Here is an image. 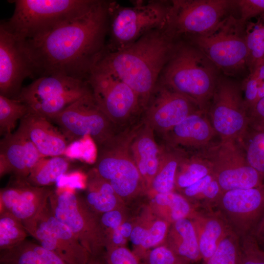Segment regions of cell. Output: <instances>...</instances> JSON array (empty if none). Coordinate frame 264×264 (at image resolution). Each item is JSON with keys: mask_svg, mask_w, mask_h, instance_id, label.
Segmentation results:
<instances>
[{"mask_svg": "<svg viewBox=\"0 0 264 264\" xmlns=\"http://www.w3.org/2000/svg\"><path fill=\"white\" fill-rule=\"evenodd\" d=\"M108 4L99 0L87 13L35 38L22 40L32 78L61 75L87 81L104 52Z\"/></svg>", "mask_w": 264, "mask_h": 264, "instance_id": "obj_1", "label": "cell"}, {"mask_svg": "<svg viewBox=\"0 0 264 264\" xmlns=\"http://www.w3.org/2000/svg\"><path fill=\"white\" fill-rule=\"evenodd\" d=\"M166 27L152 30L134 43L111 52L104 51L95 65L129 85L146 108L159 74L177 47Z\"/></svg>", "mask_w": 264, "mask_h": 264, "instance_id": "obj_2", "label": "cell"}, {"mask_svg": "<svg viewBox=\"0 0 264 264\" xmlns=\"http://www.w3.org/2000/svg\"><path fill=\"white\" fill-rule=\"evenodd\" d=\"M165 68L163 85L207 112L219 79L215 65L196 46L181 45Z\"/></svg>", "mask_w": 264, "mask_h": 264, "instance_id": "obj_3", "label": "cell"}, {"mask_svg": "<svg viewBox=\"0 0 264 264\" xmlns=\"http://www.w3.org/2000/svg\"><path fill=\"white\" fill-rule=\"evenodd\" d=\"M93 0H14L12 16L2 21L23 40H30L88 12L98 2Z\"/></svg>", "mask_w": 264, "mask_h": 264, "instance_id": "obj_4", "label": "cell"}, {"mask_svg": "<svg viewBox=\"0 0 264 264\" xmlns=\"http://www.w3.org/2000/svg\"><path fill=\"white\" fill-rule=\"evenodd\" d=\"M138 127L115 133L98 146L94 169L123 201L147 192L131 149Z\"/></svg>", "mask_w": 264, "mask_h": 264, "instance_id": "obj_5", "label": "cell"}, {"mask_svg": "<svg viewBox=\"0 0 264 264\" xmlns=\"http://www.w3.org/2000/svg\"><path fill=\"white\" fill-rule=\"evenodd\" d=\"M246 23L227 15L208 32L193 36L195 46L225 74L234 75L248 68Z\"/></svg>", "mask_w": 264, "mask_h": 264, "instance_id": "obj_6", "label": "cell"}, {"mask_svg": "<svg viewBox=\"0 0 264 264\" xmlns=\"http://www.w3.org/2000/svg\"><path fill=\"white\" fill-rule=\"evenodd\" d=\"M48 203L54 217L74 234L90 255L105 251L100 215L94 212L73 187L60 186L53 190Z\"/></svg>", "mask_w": 264, "mask_h": 264, "instance_id": "obj_7", "label": "cell"}, {"mask_svg": "<svg viewBox=\"0 0 264 264\" xmlns=\"http://www.w3.org/2000/svg\"><path fill=\"white\" fill-rule=\"evenodd\" d=\"M91 91L87 81L51 75L37 78L23 87L18 100L30 111L49 119Z\"/></svg>", "mask_w": 264, "mask_h": 264, "instance_id": "obj_8", "label": "cell"}, {"mask_svg": "<svg viewBox=\"0 0 264 264\" xmlns=\"http://www.w3.org/2000/svg\"><path fill=\"white\" fill-rule=\"evenodd\" d=\"M200 152L209 162L222 192L264 183L262 176L248 164L239 141L220 140Z\"/></svg>", "mask_w": 264, "mask_h": 264, "instance_id": "obj_9", "label": "cell"}, {"mask_svg": "<svg viewBox=\"0 0 264 264\" xmlns=\"http://www.w3.org/2000/svg\"><path fill=\"white\" fill-rule=\"evenodd\" d=\"M49 120L57 124L69 143L89 136L98 146L116 133L115 125L99 108L91 91Z\"/></svg>", "mask_w": 264, "mask_h": 264, "instance_id": "obj_10", "label": "cell"}, {"mask_svg": "<svg viewBox=\"0 0 264 264\" xmlns=\"http://www.w3.org/2000/svg\"><path fill=\"white\" fill-rule=\"evenodd\" d=\"M242 90L234 82L219 78L207 113L221 140L241 142L249 128L248 112Z\"/></svg>", "mask_w": 264, "mask_h": 264, "instance_id": "obj_11", "label": "cell"}, {"mask_svg": "<svg viewBox=\"0 0 264 264\" xmlns=\"http://www.w3.org/2000/svg\"><path fill=\"white\" fill-rule=\"evenodd\" d=\"M168 11L169 6L160 2L118 9L108 4L111 45L118 49L149 31L166 27Z\"/></svg>", "mask_w": 264, "mask_h": 264, "instance_id": "obj_12", "label": "cell"}, {"mask_svg": "<svg viewBox=\"0 0 264 264\" xmlns=\"http://www.w3.org/2000/svg\"><path fill=\"white\" fill-rule=\"evenodd\" d=\"M235 6L230 0H176L169 6L166 29L174 37L209 31Z\"/></svg>", "mask_w": 264, "mask_h": 264, "instance_id": "obj_13", "label": "cell"}, {"mask_svg": "<svg viewBox=\"0 0 264 264\" xmlns=\"http://www.w3.org/2000/svg\"><path fill=\"white\" fill-rule=\"evenodd\" d=\"M29 235L68 264H86L90 256L74 234L53 215L48 201L33 219L23 223Z\"/></svg>", "mask_w": 264, "mask_h": 264, "instance_id": "obj_14", "label": "cell"}, {"mask_svg": "<svg viewBox=\"0 0 264 264\" xmlns=\"http://www.w3.org/2000/svg\"><path fill=\"white\" fill-rule=\"evenodd\" d=\"M87 82L98 106L114 125L126 121L141 106L135 92L108 72L94 67Z\"/></svg>", "mask_w": 264, "mask_h": 264, "instance_id": "obj_15", "label": "cell"}, {"mask_svg": "<svg viewBox=\"0 0 264 264\" xmlns=\"http://www.w3.org/2000/svg\"><path fill=\"white\" fill-rule=\"evenodd\" d=\"M32 78V71L22 40L0 24V95L18 99L22 84Z\"/></svg>", "mask_w": 264, "mask_h": 264, "instance_id": "obj_16", "label": "cell"}, {"mask_svg": "<svg viewBox=\"0 0 264 264\" xmlns=\"http://www.w3.org/2000/svg\"><path fill=\"white\" fill-rule=\"evenodd\" d=\"M217 200L236 231L242 236L250 234L264 215V183L222 192Z\"/></svg>", "mask_w": 264, "mask_h": 264, "instance_id": "obj_17", "label": "cell"}, {"mask_svg": "<svg viewBox=\"0 0 264 264\" xmlns=\"http://www.w3.org/2000/svg\"><path fill=\"white\" fill-rule=\"evenodd\" d=\"M146 109L143 123L163 134L200 110L188 98L163 85Z\"/></svg>", "mask_w": 264, "mask_h": 264, "instance_id": "obj_18", "label": "cell"}, {"mask_svg": "<svg viewBox=\"0 0 264 264\" xmlns=\"http://www.w3.org/2000/svg\"><path fill=\"white\" fill-rule=\"evenodd\" d=\"M53 190L27 182H12L0 191V213L7 212L22 223L34 218L47 204Z\"/></svg>", "mask_w": 264, "mask_h": 264, "instance_id": "obj_19", "label": "cell"}, {"mask_svg": "<svg viewBox=\"0 0 264 264\" xmlns=\"http://www.w3.org/2000/svg\"><path fill=\"white\" fill-rule=\"evenodd\" d=\"M18 129L32 142L43 157L64 155L70 144L49 119L31 111L20 120Z\"/></svg>", "mask_w": 264, "mask_h": 264, "instance_id": "obj_20", "label": "cell"}, {"mask_svg": "<svg viewBox=\"0 0 264 264\" xmlns=\"http://www.w3.org/2000/svg\"><path fill=\"white\" fill-rule=\"evenodd\" d=\"M164 135L169 145L199 151L213 144L212 140L218 135L207 112L201 110L188 116Z\"/></svg>", "mask_w": 264, "mask_h": 264, "instance_id": "obj_21", "label": "cell"}, {"mask_svg": "<svg viewBox=\"0 0 264 264\" xmlns=\"http://www.w3.org/2000/svg\"><path fill=\"white\" fill-rule=\"evenodd\" d=\"M170 225L147 206L133 223L130 239L135 248L134 254L143 259L150 250L163 244Z\"/></svg>", "mask_w": 264, "mask_h": 264, "instance_id": "obj_22", "label": "cell"}, {"mask_svg": "<svg viewBox=\"0 0 264 264\" xmlns=\"http://www.w3.org/2000/svg\"><path fill=\"white\" fill-rule=\"evenodd\" d=\"M154 132L149 125L143 122L139 126L131 145L132 155L147 193L157 171L159 162L160 149Z\"/></svg>", "mask_w": 264, "mask_h": 264, "instance_id": "obj_23", "label": "cell"}, {"mask_svg": "<svg viewBox=\"0 0 264 264\" xmlns=\"http://www.w3.org/2000/svg\"><path fill=\"white\" fill-rule=\"evenodd\" d=\"M29 167L24 137L18 129L3 136L0 142V176L11 174L13 181L27 182Z\"/></svg>", "mask_w": 264, "mask_h": 264, "instance_id": "obj_24", "label": "cell"}, {"mask_svg": "<svg viewBox=\"0 0 264 264\" xmlns=\"http://www.w3.org/2000/svg\"><path fill=\"white\" fill-rule=\"evenodd\" d=\"M164 242L163 244L192 263L202 260L196 231L191 218L182 219L171 224Z\"/></svg>", "mask_w": 264, "mask_h": 264, "instance_id": "obj_25", "label": "cell"}, {"mask_svg": "<svg viewBox=\"0 0 264 264\" xmlns=\"http://www.w3.org/2000/svg\"><path fill=\"white\" fill-rule=\"evenodd\" d=\"M191 219L196 231L202 261L207 260L215 253L230 230L226 223L218 216L203 214L196 211Z\"/></svg>", "mask_w": 264, "mask_h": 264, "instance_id": "obj_26", "label": "cell"}, {"mask_svg": "<svg viewBox=\"0 0 264 264\" xmlns=\"http://www.w3.org/2000/svg\"><path fill=\"white\" fill-rule=\"evenodd\" d=\"M159 149L158 170L148 192L151 197L174 191L177 169L187 155L184 149L167 144L160 146Z\"/></svg>", "mask_w": 264, "mask_h": 264, "instance_id": "obj_27", "label": "cell"}, {"mask_svg": "<svg viewBox=\"0 0 264 264\" xmlns=\"http://www.w3.org/2000/svg\"><path fill=\"white\" fill-rule=\"evenodd\" d=\"M85 198L89 207L96 213H104L123 208V201L117 195L110 184L93 168L86 177Z\"/></svg>", "mask_w": 264, "mask_h": 264, "instance_id": "obj_28", "label": "cell"}, {"mask_svg": "<svg viewBox=\"0 0 264 264\" xmlns=\"http://www.w3.org/2000/svg\"><path fill=\"white\" fill-rule=\"evenodd\" d=\"M0 251V264H68L39 243L27 239L13 248Z\"/></svg>", "mask_w": 264, "mask_h": 264, "instance_id": "obj_29", "label": "cell"}, {"mask_svg": "<svg viewBox=\"0 0 264 264\" xmlns=\"http://www.w3.org/2000/svg\"><path fill=\"white\" fill-rule=\"evenodd\" d=\"M151 197L149 207L156 216L171 224L182 219L191 218L196 212L187 198L175 191Z\"/></svg>", "mask_w": 264, "mask_h": 264, "instance_id": "obj_30", "label": "cell"}, {"mask_svg": "<svg viewBox=\"0 0 264 264\" xmlns=\"http://www.w3.org/2000/svg\"><path fill=\"white\" fill-rule=\"evenodd\" d=\"M69 160L61 156L42 157L27 178L29 184L36 187H48L54 184L69 169Z\"/></svg>", "mask_w": 264, "mask_h": 264, "instance_id": "obj_31", "label": "cell"}, {"mask_svg": "<svg viewBox=\"0 0 264 264\" xmlns=\"http://www.w3.org/2000/svg\"><path fill=\"white\" fill-rule=\"evenodd\" d=\"M211 173L209 162L200 152L191 156L187 155L177 169L175 188L182 190Z\"/></svg>", "mask_w": 264, "mask_h": 264, "instance_id": "obj_32", "label": "cell"}, {"mask_svg": "<svg viewBox=\"0 0 264 264\" xmlns=\"http://www.w3.org/2000/svg\"><path fill=\"white\" fill-rule=\"evenodd\" d=\"M240 143L248 164L264 180V130L249 127Z\"/></svg>", "mask_w": 264, "mask_h": 264, "instance_id": "obj_33", "label": "cell"}, {"mask_svg": "<svg viewBox=\"0 0 264 264\" xmlns=\"http://www.w3.org/2000/svg\"><path fill=\"white\" fill-rule=\"evenodd\" d=\"M254 22L246 23V41L248 50V69L250 72L264 60V14Z\"/></svg>", "mask_w": 264, "mask_h": 264, "instance_id": "obj_34", "label": "cell"}, {"mask_svg": "<svg viewBox=\"0 0 264 264\" xmlns=\"http://www.w3.org/2000/svg\"><path fill=\"white\" fill-rule=\"evenodd\" d=\"M29 235L24 225L11 213H0V250L13 248Z\"/></svg>", "mask_w": 264, "mask_h": 264, "instance_id": "obj_35", "label": "cell"}, {"mask_svg": "<svg viewBox=\"0 0 264 264\" xmlns=\"http://www.w3.org/2000/svg\"><path fill=\"white\" fill-rule=\"evenodd\" d=\"M29 111L28 107L20 100L0 95V135L4 136L13 133L17 121Z\"/></svg>", "mask_w": 264, "mask_h": 264, "instance_id": "obj_36", "label": "cell"}, {"mask_svg": "<svg viewBox=\"0 0 264 264\" xmlns=\"http://www.w3.org/2000/svg\"><path fill=\"white\" fill-rule=\"evenodd\" d=\"M239 242L237 235L229 230L213 256L202 264H239Z\"/></svg>", "mask_w": 264, "mask_h": 264, "instance_id": "obj_37", "label": "cell"}, {"mask_svg": "<svg viewBox=\"0 0 264 264\" xmlns=\"http://www.w3.org/2000/svg\"><path fill=\"white\" fill-rule=\"evenodd\" d=\"M182 191L186 198L209 200H217L222 193L212 173Z\"/></svg>", "mask_w": 264, "mask_h": 264, "instance_id": "obj_38", "label": "cell"}, {"mask_svg": "<svg viewBox=\"0 0 264 264\" xmlns=\"http://www.w3.org/2000/svg\"><path fill=\"white\" fill-rule=\"evenodd\" d=\"M239 249V264H264V250L254 235L242 237Z\"/></svg>", "mask_w": 264, "mask_h": 264, "instance_id": "obj_39", "label": "cell"}, {"mask_svg": "<svg viewBox=\"0 0 264 264\" xmlns=\"http://www.w3.org/2000/svg\"><path fill=\"white\" fill-rule=\"evenodd\" d=\"M94 143L90 136H84L70 143L64 155L69 158L83 159L88 162L95 161L97 152Z\"/></svg>", "mask_w": 264, "mask_h": 264, "instance_id": "obj_40", "label": "cell"}, {"mask_svg": "<svg viewBox=\"0 0 264 264\" xmlns=\"http://www.w3.org/2000/svg\"><path fill=\"white\" fill-rule=\"evenodd\" d=\"M145 264H192L177 255L170 248L162 244L150 250L145 258Z\"/></svg>", "mask_w": 264, "mask_h": 264, "instance_id": "obj_41", "label": "cell"}, {"mask_svg": "<svg viewBox=\"0 0 264 264\" xmlns=\"http://www.w3.org/2000/svg\"><path fill=\"white\" fill-rule=\"evenodd\" d=\"M103 255L106 264H142L138 256L125 246L106 248Z\"/></svg>", "mask_w": 264, "mask_h": 264, "instance_id": "obj_42", "label": "cell"}, {"mask_svg": "<svg viewBox=\"0 0 264 264\" xmlns=\"http://www.w3.org/2000/svg\"><path fill=\"white\" fill-rule=\"evenodd\" d=\"M235 6L239 10L240 18L244 22L264 14V0H237Z\"/></svg>", "mask_w": 264, "mask_h": 264, "instance_id": "obj_43", "label": "cell"}, {"mask_svg": "<svg viewBox=\"0 0 264 264\" xmlns=\"http://www.w3.org/2000/svg\"><path fill=\"white\" fill-rule=\"evenodd\" d=\"M125 221V215L123 208L116 209L106 213L100 216V222L104 237L119 227Z\"/></svg>", "mask_w": 264, "mask_h": 264, "instance_id": "obj_44", "label": "cell"}, {"mask_svg": "<svg viewBox=\"0 0 264 264\" xmlns=\"http://www.w3.org/2000/svg\"><path fill=\"white\" fill-rule=\"evenodd\" d=\"M249 127L264 130V97L260 100L248 112Z\"/></svg>", "mask_w": 264, "mask_h": 264, "instance_id": "obj_45", "label": "cell"}, {"mask_svg": "<svg viewBox=\"0 0 264 264\" xmlns=\"http://www.w3.org/2000/svg\"><path fill=\"white\" fill-rule=\"evenodd\" d=\"M133 227V223L126 220L118 228V229L120 233L128 240L130 238Z\"/></svg>", "mask_w": 264, "mask_h": 264, "instance_id": "obj_46", "label": "cell"}, {"mask_svg": "<svg viewBox=\"0 0 264 264\" xmlns=\"http://www.w3.org/2000/svg\"><path fill=\"white\" fill-rule=\"evenodd\" d=\"M254 236L258 242L264 246V215L256 227Z\"/></svg>", "mask_w": 264, "mask_h": 264, "instance_id": "obj_47", "label": "cell"}, {"mask_svg": "<svg viewBox=\"0 0 264 264\" xmlns=\"http://www.w3.org/2000/svg\"><path fill=\"white\" fill-rule=\"evenodd\" d=\"M86 264H106V263L102 254L99 255H90Z\"/></svg>", "mask_w": 264, "mask_h": 264, "instance_id": "obj_48", "label": "cell"}]
</instances>
